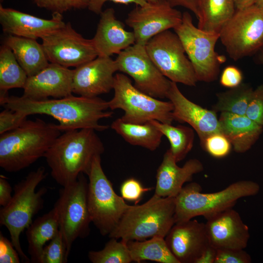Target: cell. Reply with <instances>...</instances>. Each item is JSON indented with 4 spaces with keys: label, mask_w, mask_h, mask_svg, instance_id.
Returning a JSON list of instances; mask_svg holds the SVG:
<instances>
[{
    "label": "cell",
    "mask_w": 263,
    "mask_h": 263,
    "mask_svg": "<svg viewBox=\"0 0 263 263\" xmlns=\"http://www.w3.org/2000/svg\"><path fill=\"white\" fill-rule=\"evenodd\" d=\"M5 109L19 112L27 116L46 114L57 120L60 131L92 129L103 132L109 126L99 124L100 120L112 117L108 111V102L99 97L76 96L72 94L60 98L32 100L22 95L9 96L0 101Z\"/></svg>",
    "instance_id": "obj_1"
},
{
    "label": "cell",
    "mask_w": 263,
    "mask_h": 263,
    "mask_svg": "<svg viewBox=\"0 0 263 263\" xmlns=\"http://www.w3.org/2000/svg\"><path fill=\"white\" fill-rule=\"evenodd\" d=\"M96 132L82 129L64 132L45 154L51 175L62 187L77 179L81 173H90L94 158L105 150Z\"/></svg>",
    "instance_id": "obj_2"
},
{
    "label": "cell",
    "mask_w": 263,
    "mask_h": 263,
    "mask_svg": "<svg viewBox=\"0 0 263 263\" xmlns=\"http://www.w3.org/2000/svg\"><path fill=\"white\" fill-rule=\"evenodd\" d=\"M57 124L40 118L26 120L0 136V166L8 172L23 169L44 157L61 134Z\"/></svg>",
    "instance_id": "obj_3"
},
{
    "label": "cell",
    "mask_w": 263,
    "mask_h": 263,
    "mask_svg": "<svg viewBox=\"0 0 263 263\" xmlns=\"http://www.w3.org/2000/svg\"><path fill=\"white\" fill-rule=\"evenodd\" d=\"M175 197L154 194L142 205L130 206L108 236L126 242L165 238L175 224Z\"/></svg>",
    "instance_id": "obj_4"
},
{
    "label": "cell",
    "mask_w": 263,
    "mask_h": 263,
    "mask_svg": "<svg viewBox=\"0 0 263 263\" xmlns=\"http://www.w3.org/2000/svg\"><path fill=\"white\" fill-rule=\"evenodd\" d=\"M46 176L45 169L42 166L30 172L15 185L12 199L0 210V224L8 229L12 243L25 263L31 261L22 250L19 236L33 222L34 216L43 207V196L47 188L42 187L37 191L36 189Z\"/></svg>",
    "instance_id": "obj_5"
},
{
    "label": "cell",
    "mask_w": 263,
    "mask_h": 263,
    "mask_svg": "<svg viewBox=\"0 0 263 263\" xmlns=\"http://www.w3.org/2000/svg\"><path fill=\"white\" fill-rule=\"evenodd\" d=\"M259 185L249 180L230 184L225 189L213 193H203L201 186L192 182L183 187L175 197V224L184 222L198 216L205 218L233 207L243 197L256 195Z\"/></svg>",
    "instance_id": "obj_6"
},
{
    "label": "cell",
    "mask_w": 263,
    "mask_h": 263,
    "mask_svg": "<svg viewBox=\"0 0 263 263\" xmlns=\"http://www.w3.org/2000/svg\"><path fill=\"white\" fill-rule=\"evenodd\" d=\"M113 97L108 102L111 110L121 109L120 117L127 123L144 124L151 120L171 124L173 105L152 97L137 89L130 78L122 73L114 75Z\"/></svg>",
    "instance_id": "obj_7"
},
{
    "label": "cell",
    "mask_w": 263,
    "mask_h": 263,
    "mask_svg": "<svg viewBox=\"0 0 263 263\" xmlns=\"http://www.w3.org/2000/svg\"><path fill=\"white\" fill-rule=\"evenodd\" d=\"M88 176L87 203L92 222L102 235H109L130 205L115 192L102 169L101 155L94 158Z\"/></svg>",
    "instance_id": "obj_8"
},
{
    "label": "cell",
    "mask_w": 263,
    "mask_h": 263,
    "mask_svg": "<svg viewBox=\"0 0 263 263\" xmlns=\"http://www.w3.org/2000/svg\"><path fill=\"white\" fill-rule=\"evenodd\" d=\"M173 29L192 65L198 81L216 80L221 64L226 61L224 56L215 50L220 34L207 32L196 27L188 12L183 13L181 23Z\"/></svg>",
    "instance_id": "obj_9"
},
{
    "label": "cell",
    "mask_w": 263,
    "mask_h": 263,
    "mask_svg": "<svg viewBox=\"0 0 263 263\" xmlns=\"http://www.w3.org/2000/svg\"><path fill=\"white\" fill-rule=\"evenodd\" d=\"M84 173L59 190L54 207L69 257L73 244L77 238H84L90 232L92 222L87 203L88 182Z\"/></svg>",
    "instance_id": "obj_10"
},
{
    "label": "cell",
    "mask_w": 263,
    "mask_h": 263,
    "mask_svg": "<svg viewBox=\"0 0 263 263\" xmlns=\"http://www.w3.org/2000/svg\"><path fill=\"white\" fill-rule=\"evenodd\" d=\"M220 39L235 61L263 48V8L253 4L236 10L220 33Z\"/></svg>",
    "instance_id": "obj_11"
},
{
    "label": "cell",
    "mask_w": 263,
    "mask_h": 263,
    "mask_svg": "<svg viewBox=\"0 0 263 263\" xmlns=\"http://www.w3.org/2000/svg\"><path fill=\"white\" fill-rule=\"evenodd\" d=\"M150 57L171 81L195 86L198 81L192 65L177 35L166 30L151 38L146 44Z\"/></svg>",
    "instance_id": "obj_12"
},
{
    "label": "cell",
    "mask_w": 263,
    "mask_h": 263,
    "mask_svg": "<svg viewBox=\"0 0 263 263\" xmlns=\"http://www.w3.org/2000/svg\"><path fill=\"white\" fill-rule=\"evenodd\" d=\"M115 60L118 71L132 77L137 89L156 98H166L171 81L152 62L145 45L134 43L118 54Z\"/></svg>",
    "instance_id": "obj_13"
},
{
    "label": "cell",
    "mask_w": 263,
    "mask_h": 263,
    "mask_svg": "<svg viewBox=\"0 0 263 263\" xmlns=\"http://www.w3.org/2000/svg\"><path fill=\"white\" fill-rule=\"evenodd\" d=\"M41 39L50 63L76 68L98 56L92 39L84 38L69 22Z\"/></svg>",
    "instance_id": "obj_14"
},
{
    "label": "cell",
    "mask_w": 263,
    "mask_h": 263,
    "mask_svg": "<svg viewBox=\"0 0 263 263\" xmlns=\"http://www.w3.org/2000/svg\"><path fill=\"white\" fill-rule=\"evenodd\" d=\"M183 14L166 0L136 5L127 15L126 23L133 29L135 43L145 45L152 37L171 28L182 20Z\"/></svg>",
    "instance_id": "obj_15"
},
{
    "label": "cell",
    "mask_w": 263,
    "mask_h": 263,
    "mask_svg": "<svg viewBox=\"0 0 263 263\" xmlns=\"http://www.w3.org/2000/svg\"><path fill=\"white\" fill-rule=\"evenodd\" d=\"M117 71L115 60L97 56L74 69L73 93L90 98L109 93L113 89Z\"/></svg>",
    "instance_id": "obj_16"
},
{
    "label": "cell",
    "mask_w": 263,
    "mask_h": 263,
    "mask_svg": "<svg viewBox=\"0 0 263 263\" xmlns=\"http://www.w3.org/2000/svg\"><path fill=\"white\" fill-rule=\"evenodd\" d=\"M209 244L217 249H244L250 238L248 227L239 213L228 208L205 218Z\"/></svg>",
    "instance_id": "obj_17"
},
{
    "label": "cell",
    "mask_w": 263,
    "mask_h": 263,
    "mask_svg": "<svg viewBox=\"0 0 263 263\" xmlns=\"http://www.w3.org/2000/svg\"><path fill=\"white\" fill-rule=\"evenodd\" d=\"M166 98L173 105V120L188 124L198 134L201 144L209 135L221 132L216 113L188 99L180 91L176 83L171 82Z\"/></svg>",
    "instance_id": "obj_18"
},
{
    "label": "cell",
    "mask_w": 263,
    "mask_h": 263,
    "mask_svg": "<svg viewBox=\"0 0 263 263\" xmlns=\"http://www.w3.org/2000/svg\"><path fill=\"white\" fill-rule=\"evenodd\" d=\"M73 74L74 70L49 63L37 74L28 77L22 96L34 100L70 96L73 94Z\"/></svg>",
    "instance_id": "obj_19"
},
{
    "label": "cell",
    "mask_w": 263,
    "mask_h": 263,
    "mask_svg": "<svg viewBox=\"0 0 263 263\" xmlns=\"http://www.w3.org/2000/svg\"><path fill=\"white\" fill-rule=\"evenodd\" d=\"M165 239L180 263H195L209 244L205 224L196 220L175 224Z\"/></svg>",
    "instance_id": "obj_20"
},
{
    "label": "cell",
    "mask_w": 263,
    "mask_h": 263,
    "mask_svg": "<svg viewBox=\"0 0 263 263\" xmlns=\"http://www.w3.org/2000/svg\"><path fill=\"white\" fill-rule=\"evenodd\" d=\"M0 23L3 31L8 35L35 39H41L65 24L60 13H53L47 19L1 5Z\"/></svg>",
    "instance_id": "obj_21"
},
{
    "label": "cell",
    "mask_w": 263,
    "mask_h": 263,
    "mask_svg": "<svg viewBox=\"0 0 263 263\" xmlns=\"http://www.w3.org/2000/svg\"><path fill=\"white\" fill-rule=\"evenodd\" d=\"M98 56L110 57L135 43L133 32L127 31L118 20L113 8L102 11L94 38L92 39Z\"/></svg>",
    "instance_id": "obj_22"
},
{
    "label": "cell",
    "mask_w": 263,
    "mask_h": 263,
    "mask_svg": "<svg viewBox=\"0 0 263 263\" xmlns=\"http://www.w3.org/2000/svg\"><path fill=\"white\" fill-rule=\"evenodd\" d=\"M203 170L202 163L195 158L187 161L183 167H179L169 149L157 170L154 194L161 197H175L184 183L191 181L194 174Z\"/></svg>",
    "instance_id": "obj_23"
},
{
    "label": "cell",
    "mask_w": 263,
    "mask_h": 263,
    "mask_svg": "<svg viewBox=\"0 0 263 263\" xmlns=\"http://www.w3.org/2000/svg\"><path fill=\"white\" fill-rule=\"evenodd\" d=\"M219 121L221 132L237 153H244L249 150L263 132V126L245 115L222 112Z\"/></svg>",
    "instance_id": "obj_24"
},
{
    "label": "cell",
    "mask_w": 263,
    "mask_h": 263,
    "mask_svg": "<svg viewBox=\"0 0 263 263\" xmlns=\"http://www.w3.org/2000/svg\"><path fill=\"white\" fill-rule=\"evenodd\" d=\"M4 44L11 49L28 76L37 74L50 63L42 44L37 39L8 35Z\"/></svg>",
    "instance_id": "obj_25"
},
{
    "label": "cell",
    "mask_w": 263,
    "mask_h": 263,
    "mask_svg": "<svg viewBox=\"0 0 263 263\" xmlns=\"http://www.w3.org/2000/svg\"><path fill=\"white\" fill-rule=\"evenodd\" d=\"M58 231V216L54 207L33 221L26 231L28 252L31 263H41L45 244L52 240Z\"/></svg>",
    "instance_id": "obj_26"
},
{
    "label": "cell",
    "mask_w": 263,
    "mask_h": 263,
    "mask_svg": "<svg viewBox=\"0 0 263 263\" xmlns=\"http://www.w3.org/2000/svg\"><path fill=\"white\" fill-rule=\"evenodd\" d=\"M111 128L130 144L150 151L159 148L163 136L150 121L144 124H132L118 118L112 123Z\"/></svg>",
    "instance_id": "obj_27"
},
{
    "label": "cell",
    "mask_w": 263,
    "mask_h": 263,
    "mask_svg": "<svg viewBox=\"0 0 263 263\" xmlns=\"http://www.w3.org/2000/svg\"><path fill=\"white\" fill-rule=\"evenodd\" d=\"M235 9L234 0H202L198 27L207 32L220 34L234 15Z\"/></svg>",
    "instance_id": "obj_28"
},
{
    "label": "cell",
    "mask_w": 263,
    "mask_h": 263,
    "mask_svg": "<svg viewBox=\"0 0 263 263\" xmlns=\"http://www.w3.org/2000/svg\"><path fill=\"white\" fill-rule=\"evenodd\" d=\"M127 244L132 261L180 263L169 249L165 238L155 236L144 241L130 240Z\"/></svg>",
    "instance_id": "obj_29"
},
{
    "label": "cell",
    "mask_w": 263,
    "mask_h": 263,
    "mask_svg": "<svg viewBox=\"0 0 263 263\" xmlns=\"http://www.w3.org/2000/svg\"><path fill=\"white\" fill-rule=\"evenodd\" d=\"M28 75L17 61L11 49L3 44L0 48V99L13 88H23Z\"/></svg>",
    "instance_id": "obj_30"
},
{
    "label": "cell",
    "mask_w": 263,
    "mask_h": 263,
    "mask_svg": "<svg viewBox=\"0 0 263 263\" xmlns=\"http://www.w3.org/2000/svg\"><path fill=\"white\" fill-rule=\"evenodd\" d=\"M150 121L169 140L170 145L169 149L176 162L183 160L193 147V129L183 125L173 126L154 120Z\"/></svg>",
    "instance_id": "obj_31"
},
{
    "label": "cell",
    "mask_w": 263,
    "mask_h": 263,
    "mask_svg": "<svg viewBox=\"0 0 263 263\" xmlns=\"http://www.w3.org/2000/svg\"><path fill=\"white\" fill-rule=\"evenodd\" d=\"M253 90L248 85L239 86L217 94V101L212 107L217 112L245 115Z\"/></svg>",
    "instance_id": "obj_32"
},
{
    "label": "cell",
    "mask_w": 263,
    "mask_h": 263,
    "mask_svg": "<svg viewBox=\"0 0 263 263\" xmlns=\"http://www.w3.org/2000/svg\"><path fill=\"white\" fill-rule=\"evenodd\" d=\"M111 238L104 248L99 251H90L88 258L93 263H129L132 261L127 242Z\"/></svg>",
    "instance_id": "obj_33"
},
{
    "label": "cell",
    "mask_w": 263,
    "mask_h": 263,
    "mask_svg": "<svg viewBox=\"0 0 263 263\" xmlns=\"http://www.w3.org/2000/svg\"><path fill=\"white\" fill-rule=\"evenodd\" d=\"M68 258L64 240L59 230L49 244L44 246L41 263H65L67 262Z\"/></svg>",
    "instance_id": "obj_34"
},
{
    "label": "cell",
    "mask_w": 263,
    "mask_h": 263,
    "mask_svg": "<svg viewBox=\"0 0 263 263\" xmlns=\"http://www.w3.org/2000/svg\"><path fill=\"white\" fill-rule=\"evenodd\" d=\"M201 145L208 154L217 158L227 156L232 147L230 141L222 132L209 135Z\"/></svg>",
    "instance_id": "obj_35"
},
{
    "label": "cell",
    "mask_w": 263,
    "mask_h": 263,
    "mask_svg": "<svg viewBox=\"0 0 263 263\" xmlns=\"http://www.w3.org/2000/svg\"><path fill=\"white\" fill-rule=\"evenodd\" d=\"M38 7L53 13L64 12L88 8L89 0H33Z\"/></svg>",
    "instance_id": "obj_36"
},
{
    "label": "cell",
    "mask_w": 263,
    "mask_h": 263,
    "mask_svg": "<svg viewBox=\"0 0 263 263\" xmlns=\"http://www.w3.org/2000/svg\"><path fill=\"white\" fill-rule=\"evenodd\" d=\"M245 115L263 126V84L253 90Z\"/></svg>",
    "instance_id": "obj_37"
},
{
    "label": "cell",
    "mask_w": 263,
    "mask_h": 263,
    "mask_svg": "<svg viewBox=\"0 0 263 263\" xmlns=\"http://www.w3.org/2000/svg\"><path fill=\"white\" fill-rule=\"evenodd\" d=\"M152 188H146L137 179L130 178L122 184L120 188L121 197L126 200L134 202L136 204L139 202L143 194L152 189Z\"/></svg>",
    "instance_id": "obj_38"
},
{
    "label": "cell",
    "mask_w": 263,
    "mask_h": 263,
    "mask_svg": "<svg viewBox=\"0 0 263 263\" xmlns=\"http://www.w3.org/2000/svg\"><path fill=\"white\" fill-rule=\"evenodd\" d=\"M28 116L17 111L5 109L0 113V134L20 126Z\"/></svg>",
    "instance_id": "obj_39"
},
{
    "label": "cell",
    "mask_w": 263,
    "mask_h": 263,
    "mask_svg": "<svg viewBox=\"0 0 263 263\" xmlns=\"http://www.w3.org/2000/svg\"><path fill=\"white\" fill-rule=\"evenodd\" d=\"M252 262L250 255L244 249H220L215 263H250Z\"/></svg>",
    "instance_id": "obj_40"
},
{
    "label": "cell",
    "mask_w": 263,
    "mask_h": 263,
    "mask_svg": "<svg viewBox=\"0 0 263 263\" xmlns=\"http://www.w3.org/2000/svg\"><path fill=\"white\" fill-rule=\"evenodd\" d=\"M19 254L11 241L0 233V263H19Z\"/></svg>",
    "instance_id": "obj_41"
},
{
    "label": "cell",
    "mask_w": 263,
    "mask_h": 263,
    "mask_svg": "<svg viewBox=\"0 0 263 263\" xmlns=\"http://www.w3.org/2000/svg\"><path fill=\"white\" fill-rule=\"evenodd\" d=\"M243 79L241 71L235 66L230 65L223 70L220 76V83L223 86L231 89L242 84Z\"/></svg>",
    "instance_id": "obj_42"
},
{
    "label": "cell",
    "mask_w": 263,
    "mask_h": 263,
    "mask_svg": "<svg viewBox=\"0 0 263 263\" xmlns=\"http://www.w3.org/2000/svg\"><path fill=\"white\" fill-rule=\"evenodd\" d=\"M108 1L126 5L134 3L140 6H145L149 3L147 0H89L87 8L96 14L100 15L103 11L102 9L104 4Z\"/></svg>",
    "instance_id": "obj_43"
},
{
    "label": "cell",
    "mask_w": 263,
    "mask_h": 263,
    "mask_svg": "<svg viewBox=\"0 0 263 263\" xmlns=\"http://www.w3.org/2000/svg\"><path fill=\"white\" fill-rule=\"evenodd\" d=\"M172 7L182 6L193 12L197 19L200 16L202 0H166Z\"/></svg>",
    "instance_id": "obj_44"
},
{
    "label": "cell",
    "mask_w": 263,
    "mask_h": 263,
    "mask_svg": "<svg viewBox=\"0 0 263 263\" xmlns=\"http://www.w3.org/2000/svg\"><path fill=\"white\" fill-rule=\"evenodd\" d=\"M12 188L6 178L0 176V205L2 207L8 204L12 199Z\"/></svg>",
    "instance_id": "obj_45"
},
{
    "label": "cell",
    "mask_w": 263,
    "mask_h": 263,
    "mask_svg": "<svg viewBox=\"0 0 263 263\" xmlns=\"http://www.w3.org/2000/svg\"><path fill=\"white\" fill-rule=\"evenodd\" d=\"M217 254V249L209 244L195 263H215Z\"/></svg>",
    "instance_id": "obj_46"
},
{
    "label": "cell",
    "mask_w": 263,
    "mask_h": 263,
    "mask_svg": "<svg viewBox=\"0 0 263 263\" xmlns=\"http://www.w3.org/2000/svg\"><path fill=\"white\" fill-rule=\"evenodd\" d=\"M236 10L242 9L255 4L256 0H234Z\"/></svg>",
    "instance_id": "obj_47"
},
{
    "label": "cell",
    "mask_w": 263,
    "mask_h": 263,
    "mask_svg": "<svg viewBox=\"0 0 263 263\" xmlns=\"http://www.w3.org/2000/svg\"><path fill=\"white\" fill-rule=\"evenodd\" d=\"M258 58L259 61L263 65V48L260 50Z\"/></svg>",
    "instance_id": "obj_48"
},
{
    "label": "cell",
    "mask_w": 263,
    "mask_h": 263,
    "mask_svg": "<svg viewBox=\"0 0 263 263\" xmlns=\"http://www.w3.org/2000/svg\"><path fill=\"white\" fill-rule=\"evenodd\" d=\"M255 4L263 8V0H256Z\"/></svg>",
    "instance_id": "obj_49"
},
{
    "label": "cell",
    "mask_w": 263,
    "mask_h": 263,
    "mask_svg": "<svg viewBox=\"0 0 263 263\" xmlns=\"http://www.w3.org/2000/svg\"><path fill=\"white\" fill-rule=\"evenodd\" d=\"M147 1L149 3H152V2H155L157 1H158V0H147Z\"/></svg>",
    "instance_id": "obj_50"
}]
</instances>
